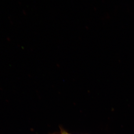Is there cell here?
<instances>
[{
	"mask_svg": "<svg viewBox=\"0 0 134 134\" xmlns=\"http://www.w3.org/2000/svg\"><path fill=\"white\" fill-rule=\"evenodd\" d=\"M60 134H71L69 133H67L66 131H64L63 130H62L61 131Z\"/></svg>",
	"mask_w": 134,
	"mask_h": 134,
	"instance_id": "obj_1",
	"label": "cell"
}]
</instances>
